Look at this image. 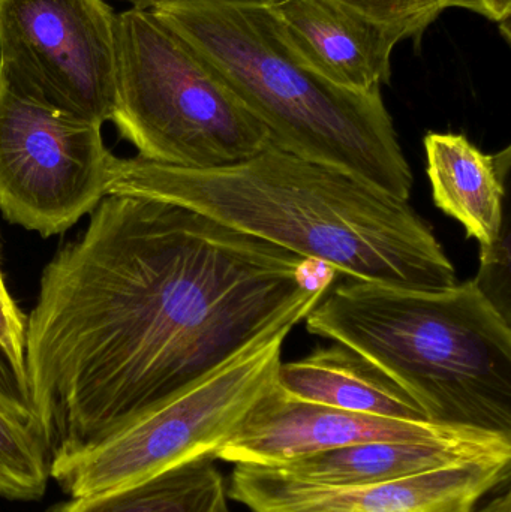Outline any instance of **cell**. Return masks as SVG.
<instances>
[{
    "label": "cell",
    "instance_id": "obj_15",
    "mask_svg": "<svg viewBox=\"0 0 511 512\" xmlns=\"http://www.w3.org/2000/svg\"><path fill=\"white\" fill-rule=\"evenodd\" d=\"M213 457L128 486L71 498L48 512H231L228 484Z\"/></svg>",
    "mask_w": 511,
    "mask_h": 512
},
{
    "label": "cell",
    "instance_id": "obj_10",
    "mask_svg": "<svg viewBox=\"0 0 511 512\" xmlns=\"http://www.w3.org/2000/svg\"><path fill=\"white\" fill-rule=\"evenodd\" d=\"M486 430L341 411L293 399L272 388L249 412L216 460L278 468L324 451L374 441H431L485 435Z\"/></svg>",
    "mask_w": 511,
    "mask_h": 512
},
{
    "label": "cell",
    "instance_id": "obj_11",
    "mask_svg": "<svg viewBox=\"0 0 511 512\" xmlns=\"http://www.w3.org/2000/svg\"><path fill=\"white\" fill-rule=\"evenodd\" d=\"M285 38L312 69L353 92H381L392 53L408 38L336 0H266Z\"/></svg>",
    "mask_w": 511,
    "mask_h": 512
},
{
    "label": "cell",
    "instance_id": "obj_17",
    "mask_svg": "<svg viewBox=\"0 0 511 512\" xmlns=\"http://www.w3.org/2000/svg\"><path fill=\"white\" fill-rule=\"evenodd\" d=\"M378 23L404 30L408 38L419 36L449 8H461L462 0H336Z\"/></svg>",
    "mask_w": 511,
    "mask_h": 512
},
{
    "label": "cell",
    "instance_id": "obj_1",
    "mask_svg": "<svg viewBox=\"0 0 511 512\" xmlns=\"http://www.w3.org/2000/svg\"><path fill=\"white\" fill-rule=\"evenodd\" d=\"M335 276L185 207L102 198L45 267L26 318L27 381L51 457L197 381Z\"/></svg>",
    "mask_w": 511,
    "mask_h": 512
},
{
    "label": "cell",
    "instance_id": "obj_22",
    "mask_svg": "<svg viewBox=\"0 0 511 512\" xmlns=\"http://www.w3.org/2000/svg\"><path fill=\"white\" fill-rule=\"evenodd\" d=\"M119 2L129 3L135 9H150L156 3L164 2V0H119Z\"/></svg>",
    "mask_w": 511,
    "mask_h": 512
},
{
    "label": "cell",
    "instance_id": "obj_2",
    "mask_svg": "<svg viewBox=\"0 0 511 512\" xmlns=\"http://www.w3.org/2000/svg\"><path fill=\"white\" fill-rule=\"evenodd\" d=\"M108 195L185 207L360 282L428 291L456 285L455 265L408 200L275 144L207 170L116 156Z\"/></svg>",
    "mask_w": 511,
    "mask_h": 512
},
{
    "label": "cell",
    "instance_id": "obj_14",
    "mask_svg": "<svg viewBox=\"0 0 511 512\" xmlns=\"http://www.w3.org/2000/svg\"><path fill=\"white\" fill-rule=\"evenodd\" d=\"M276 385L302 402L404 421H429L420 406L380 369L341 343L281 363Z\"/></svg>",
    "mask_w": 511,
    "mask_h": 512
},
{
    "label": "cell",
    "instance_id": "obj_8",
    "mask_svg": "<svg viewBox=\"0 0 511 512\" xmlns=\"http://www.w3.org/2000/svg\"><path fill=\"white\" fill-rule=\"evenodd\" d=\"M116 18L105 0H0V80L48 107L110 122Z\"/></svg>",
    "mask_w": 511,
    "mask_h": 512
},
{
    "label": "cell",
    "instance_id": "obj_13",
    "mask_svg": "<svg viewBox=\"0 0 511 512\" xmlns=\"http://www.w3.org/2000/svg\"><path fill=\"white\" fill-rule=\"evenodd\" d=\"M423 144L434 203L479 242L480 252L491 251L507 227L510 149L486 155L465 135L450 132H429Z\"/></svg>",
    "mask_w": 511,
    "mask_h": 512
},
{
    "label": "cell",
    "instance_id": "obj_21",
    "mask_svg": "<svg viewBox=\"0 0 511 512\" xmlns=\"http://www.w3.org/2000/svg\"><path fill=\"white\" fill-rule=\"evenodd\" d=\"M473 512H511L510 490H506L503 495L497 496L485 507L476 508Z\"/></svg>",
    "mask_w": 511,
    "mask_h": 512
},
{
    "label": "cell",
    "instance_id": "obj_20",
    "mask_svg": "<svg viewBox=\"0 0 511 512\" xmlns=\"http://www.w3.org/2000/svg\"><path fill=\"white\" fill-rule=\"evenodd\" d=\"M461 8L477 12L488 20L500 24L503 35H510L511 0H462Z\"/></svg>",
    "mask_w": 511,
    "mask_h": 512
},
{
    "label": "cell",
    "instance_id": "obj_7",
    "mask_svg": "<svg viewBox=\"0 0 511 512\" xmlns=\"http://www.w3.org/2000/svg\"><path fill=\"white\" fill-rule=\"evenodd\" d=\"M116 156L102 125L20 95L0 80V213L53 237L108 195Z\"/></svg>",
    "mask_w": 511,
    "mask_h": 512
},
{
    "label": "cell",
    "instance_id": "obj_12",
    "mask_svg": "<svg viewBox=\"0 0 511 512\" xmlns=\"http://www.w3.org/2000/svg\"><path fill=\"white\" fill-rule=\"evenodd\" d=\"M511 436L485 433L465 439L374 441L312 454L278 466L285 477L315 486L392 483L470 462H510Z\"/></svg>",
    "mask_w": 511,
    "mask_h": 512
},
{
    "label": "cell",
    "instance_id": "obj_18",
    "mask_svg": "<svg viewBox=\"0 0 511 512\" xmlns=\"http://www.w3.org/2000/svg\"><path fill=\"white\" fill-rule=\"evenodd\" d=\"M0 345L8 352L14 363L26 373L24 348H26V316L18 309L0 267ZM27 376V375H26Z\"/></svg>",
    "mask_w": 511,
    "mask_h": 512
},
{
    "label": "cell",
    "instance_id": "obj_9",
    "mask_svg": "<svg viewBox=\"0 0 511 512\" xmlns=\"http://www.w3.org/2000/svg\"><path fill=\"white\" fill-rule=\"evenodd\" d=\"M509 478L510 462H470L392 483L330 487L234 465L228 498L251 512H473Z\"/></svg>",
    "mask_w": 511,
    "mask_h": 512
},
{
    "label": "cell",
    "instance_id": "obj_6",
    "mask_svg": "<svg viewBox=\"0 0 511 512\" xmlns=\"http://www.w3.org/2000/svg\"><path fill=\"white\" fill-rule=\"evenodd\" d=\"M116 59L110 122L138 158L207 170L239 164L272 144L218 72L150 9L117 14Z\"/></svg>",
    "mask_w": 511,
    "mask_h": 512
},
{
    "label": "cell",
    "instance_id": "obj_4",
    "mask_svg": "<svg viewBox=\"0 0 511 512\" xmlns=\"http://www.w3.org/2000/svg\"><path fill=\"white\" fill-rule=\"evenodd\" d=\"M305 321L389 376L431 423L511 436L510 319L476 280L437 291L353 280Z\"/></svg>",
    "mask_w": 511,
    "mask_h": 512
},
{
    "label": "cell",
    "instance_id": "obj_19",
    "mask_svg": "<svg viewBox=\"0 0 511 512\" xmlns=\"http://www.w3.org/2000/svg\"><path fill=\"white\" fill-rule=\"evenodd\" d=\"M0 402L39 424L26 373L14 363L2 345H0Z\"/></svg>",
    "mask_w": 511,
    "mask_h": 512
},
{
    "label": "cell",
    "instance_id": "obj_5",
    "mask_svg": "<svg viewBox=\"0 0 511 512\" xmlns=\"http://www.w3.org/2000/svg\"><path fill=\"white\" fill-rule=\"evenodd\" d=\"M308 291L215 369L110 435L51 457L50 478L71 496L93 495L213 457L276 385L291 331L326 297Z\"/></svg>",
    "mask_w": 511,
    "mask_h": 512
},
{
    "label": "cell",
    "instance_id": "obj_3",
    "mask_svg": "<svg viewBox=\"0 0 511 512\" xmlns=\"http://www.w3.org/2000/svg\"><path fill=\"white\" fill-rule=\"evenodd\" d=\"M150 11L218 72L276 147L410 198L413 173L381 92H353L318 74L266 0H164Z\"/></svg>",
    "mask_w": 511,
    "mask_h": 512
},
{
    "label": "cell",
    "instance_id": "obj_16",
    "mask_svg": "<svg viewBox=\"0 0 511 512\" xmlns=\"http://www.w3.org/2000/svg\"><path fill=\"white\" fill-rule=\"evenodd\" d=\"M51 448L38 423L0 402V496L36 501L50 480Z\"/></svg>",
    "mask_w": 511,
    "mask_h": 512
}]
</instances>
